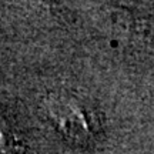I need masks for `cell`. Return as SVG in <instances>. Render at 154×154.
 <instances>
[{"label": "cell", "instance_id": "6da1fadb", "mask_svg": "<svg viewBox=\"0 0 154 154\" xmlns=\"http://www.w3.org/2000/svg\"><path fill=\"white\" fill-rule=\"evenodd\" d=\"M46 107L51 123L67 141L77 146L93 143L96 130L91 113L82 100L69 93H51L46 99Z\"/></svg>", "mask_w": 154, "mask_h": 154}, {"label": "cell", "instance_id": "7a4b0ae2", "mask_svg": "<svg viewBox=\"0 0 154 154\" xmlns=\"http://www.w3.org/2000/svg\"><path fill=\"white\" fill-rule=\"evenodd\" d=\"M0 154H26L22 138L13 131L10 124L0 114Z\"/></svg>", "mask_w": 154, "mask_h": 154}]
</instances>
